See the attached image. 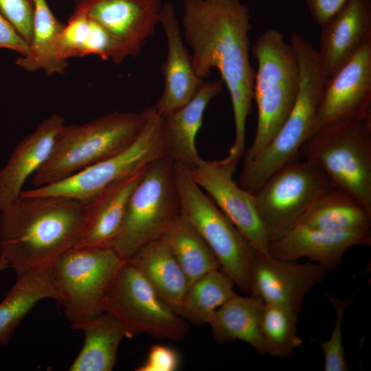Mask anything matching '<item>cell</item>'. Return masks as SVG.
<instances>
[{"label": "cell", "mask_w": 371, "mask_h": 371, "mask_svg": "<svg viewBox=\"0 0 371 371\" xmlns=\"http://www.w3.org/2000/svg\"><path fill=\"white\" fill-rule=\"evenodd\" d=\"M181 26L196 74L204 80L216 69L227 88L235 137L225 158L238 164L245 151L246 124L254 100L249 8L241 0H185Z\"/></svg>", "instance_id": "6da1fadb"}, {"label": "cell", "mask_w": 371, "mask_h": 371, "mask_svg": "<svg viewBox=\"0 0 371 371\" xmlns=\"http://www.w3.org/2000/svg\"><path fill=\"white\" fill-rule=\"evenodd\" d=\"M234 285L222 269L208 272L190 285L180 315L188 324H209L216 311L235 294Z\"/></svg>", "instance_id": "f546056e"}, {"label": "cell", "mask_w": 371, "mask_h": 371, "mask_svg": "<svg viewBox=\"0 0 371 371\" xmlns=\"http://www.w3.org/2000/svg\"><path fill=\"white\" fill-rule=\"evenodd\" d=\"M103 311L121 323L128 338L147 334L157 339L180 341L189 329L188 323L126 260L104 298Z\"/></svg>", "instance_id": "30bf717a"}, {"label": "cell", "mask_w": 371, "mask_h": 371, "mask_svg": "<svg viewBox=\"0 0 371 371\" xmlns=\"http://www.w3.org/2000/svg\"><path fill=\"white\" fill-rule=\"evenodd\" d=\"M237 165L226 160L201 159L188 169L194 181L249 242L255 251L268 253L269 236L258 215L253 194L233 179Z\"/></svg>", "instance_id": "4fadbf2b"}, {"label": "cell", "mask_w": 371, "mask_h": 371, "mask_svg": "<svg viewBox=\"0 0 371 371\" xmlns=\"http://www.w3.org/2000/svg\"><path fill=\"white\" fill-rule=\"evenodd\" d=\"M320 27L317 54L328 78L371 41V0H348Z\"/></svg>", "instance_id": "d6986e66"}, {"label": "cell", "mask_w": 371, "mask_h": 371, "mask_svg": "<svg viewBox=\"0 0 371 371\" xmlns=\"http://www.w3.org/2000/svg\"><path fill=\"white\" fill-rule=\"evenodd\" d=\"M173 177L181 214L200 234L221 269L244 293L250 292L254 249L229 219L192 179L188 168L173 164Z\"/></svg>", "instance_id": "9c48e42d"}, {"label": "cell", "mask_w": 371, "mask_h": 371, "mask_svg": "<svg viewBox=\"0 0 371 371\" xmlns=\"http://www.w3.org/2000/svg\"><path fill=\"white\" fill-rule=\"evenodd\" d=\"M125 260L110 247H74L52 265L58 302L74 330L104 312V298Z\"/></svg>", "instance_id": "ba28073f"}, {"label": "cell", "mask_w": 371, "mask_h": 371, "mask_svg": "<svg viewBox=\"0 0 371 371\" xmlns=\"http://www.w3.org/2000/svg\"><path fill=\"white\" fill-rule=\"evenodd\" d=\"M180 365L179 354L173 348L162 345H153L146 361L136 371H176Z\"/></svg>", "instance_id": "e575fe53"}, {"label": "cell", "mask_w": 371, "mask_h": 371, "mask_svg": "<svg viewBox=\"0 0 371 371\" xmlns=\"http://www.w3.org/2000/svg\"><path fill=\"white\" fill-rule=\"evenodd\" d=\"M161 116L154 106L138 138L124 151L58 182L22 191L20 196H60L87 201L106 188L165 156Z\"/></svg>", "instance_id": "7c38bea8"}, {"label": "cell", "mask_w": 371, "mask_h": 371, "mask_svg": "<svg viewBox=\"0 0 371 371\" xmlns=\"http://www.w3.org/2000/svg\"><path fill=\"white\" fill-rule=\"evenodd\" d=\"M152 110L114 111L85 124H65L48 159L33 175L32 184L40 188L58 182L124 151L140 135Z\"/></svg>", "instance_id": "277c9868"}, {"label": "cell", "mask_w": 371, "mask_h": 371, "mask_svg": "<svg viewBox=\"0 0 371 371\" xmlns=\"http://www.w3.org/2000/svg\"><path fill=\"white\" fill-rule=\"evenodd\" d=\"M86 216V201L60 196H20L0 211V256L16 277L52 267L77 245Z\"/></svg>", "instance_id": "7a4b0ae2"}, {"label": "cell", "mask_w": 371, "mask_h": 371, "mask_svg": "<svg viewBox=\"0 0 371 371\" xmlns=\"http://www.w3.org/2000/svg\"><path fill=\"white\" fill-rule=\"evenodd\" d=\"M108 30L127 57L139 55L159 23L161 0H76Z\"/></svg>", "instance_id": "2e32d148"}, {"label": "cell", "mask_w": 371, "mask_h": 371, "mask_svg": "<svg viewBox=\"0 0 371 371\" xmlns=\"http://www.w3.org/2000/svg\"><path fill=\"white\" fill-rule=\"evenodd\" d=\"M65 125V118L54 113L18 144L0 170V211L20 197L24 183L47 161Z\"/></svg>", "instance_id": "ffe728a7"}, {"label": "cell", "mask_w": 371, "mask_h": 371, "mask_svg": "<svg viewBox=\"0 0 371 371\" xmlns=\"http://www.w3.org/2000/svg\"><path fill=\"white\" fill-rule=\"evenodd\" d=\"M297 225L330 232L364 230L370 229L371 212L352 195L333 188L313 202Z\"/></svg>", "instance_id": "484cf974"}, {"label": "cell", "mask_w": 371, "mask_h": 371, "mask_svg": "<svg viewBox=\"0 0 371 371\" xmlns=\"http://www.w3.org/2000/svg\"><path fill=\"white\" fill-rule=\"evenodd\" d=\"M8 268H9V265L7 261L0 256V273Z\"/></svg>", "instance_id": "74e56055"}, {"label": "cell", "mask_w": 371, "mask_h": 371, "mask_svg": "<svg viewBox=\"0 0 371 371\" xmlns=\"http://www.w3.org/2000/svg\"><path fill=\"white\" fill-rule=\"evenodd\" d=\"M126 261L139 271L173 311L181 315L190 284L161 238L143 246Z\"/></svg>", "instance_id": "603a6c76"}, {"label": "cell", "mask_w": 371, "mask_h": 371, "mask_svg": "<svg viewBox=\"0 0 371 371\" xmlns=\"http://www.w3.org/2000/svg\"><path fill=\"white\" fill-rule=\"evenodd\" d=\"M333 188L325 174L304 159L274 172L253 194L269 240L297 225L313 202Z\"/></svg>", "instance_id": "8fae6325"}, {"label": "cell", "mask_w": 371, "mask_h": 371, "mask_svg": "<svg viewBox=\"0 0 371 371\" xmlns=\"http://www.w3.org/2000/svg\"><path fill=\"white\" fill-rule=\"evenodd\" d=\"M161 238L190 285L208 272L221 269L215 254L196 229L180 214Z\"/></svg>", "instance_id": "f1b7e54d"}, {"label": "cell", "mask_w": 371, "mask_h": 371, "mask_svg": "<svg viewBox=\"0 0 371 371\" xmlns=\"http://www.w3.org/2000/svg\"><path fill=\"white\" fill-rule=\"evenodd\" d=\"M360 245L370 246V229L330 232L295 225L269 240L268 253L288 260L307 258L330 270L340 267L347 249Z\"/></svg>", "instance_id": "e0dca14e"}, {"label": "cell", "mask_w": 371, "mask_h": 371, "mask_svg": "<svg viewBox=\"0 0 371 371\" xmlns=\"http://www.w3.org/2000/svg\"><path fill=\"white\" fill-rule=\"evenodd\" d=\"M297 314L281 306L264 304L261 331L266 354L288 357L302 344L297 334Z\"/></svg>", "instance_id": "4dcf8cb0"}, {"label": "cell", "mask_w": 371, "mask_h": 371, "mask_svg": "<svg viewBox=\"0 0 371 371\" xmlns=\"http://www.w3.org/2000/svg\"><path fill=\"white\" fill-rule=\"evenodd\" d=\"M34 11L32 40L27 53L15 64L25 71H43L47 75L63 74L69 61L60 58L58 40L65 24L50 10L46 0H34Z\"/></svg>", "instance_id": "4316f807"}, {"label": "cell", "mask_w": 371, "mask_h": 371, "mask_svg": "<svg viewBox=\"0 0 371 371\" xmlns=\"http://www.w3.org/2000/svg\"><path fill=\"white\" fill-rule=\"evenodd\" d=\"M369 119H371V41L327 78L318 100L317 129L339 122Z\"/></svg>", "instance_id": "5bb4252c"}, {"label": "cell", "mask_w": 371, "mask_h": 371, "mask_svg": "<svg viewBox=\"0 0 371 371\" xmlns=\"http://www.w3.org/2000/svg\"><path fill=\"white\" fill-rule=\"evenodd\" d=\"M328 271L311 260L299 262L255 251L250 269L249 294L265 304L299 313L306 295L325 279Z\"/></svg>", "instance_id": "9a60e30c"}, {"label": "cell", "mask_w": 371, "mask_h": 371, "mask_svg": "<svg viewBox=\"0 0 371 371\" xmlns=\"http://www.w3.org/2000/svg\"><path fill=\"white\" fill-rule=\"evenodd\" d=\"M264 302L253 295L235 293L214 313L209 322L212 335L218 342L242 341L265 355L261 331Z\"/></svg>", "instance_id": "d4e9b609"}, {"label": "cell", "mask_w": 371, "mask_h": 371, "mask_svg": "<svg viewBox=\"0 0 371 371\" xmlns=\"http://www.w3.org/2000/svg\"><path fill=\"white\" fill-rule=\"evenodd\" d=\"M34 0H0V13L30 45L32 36Z\"/></svg>", "instance_id": "836d02e7"}, {"label": "cell", "mask_w": 371, "mask_h": 371, "mask_svg": "<svg viewBox=\"0 0 371 371\" xmlns=\"http://www.w3.org/2000/svg\"><path fill=\"white\" fill-rule=\"evenodd\" d=\"M8 49L25 56L29 45L0 13V49Z\"/></svg>", "instance_id": "8d00e7d4"}, {"label": "cell", "mask_w": 371, "mask_h": 371, "mask_svg": "<svg viewBox=\"0 0 371 371\" xmlns=\"http://www.w3.org/2000/svg\"><path fill=\"white\" fill-rule=\"evenodd\" d=\"M81 330L85 339L81 350L69 368L70 371H111L126 331L111 315L103 312Z\"/></svg>", "instance_id": "83f0119b"}, {"label": "cell", "mask_w": 371, "mask_h": 371, "mask_svg": "<svg viewBox=\"0 0 371 371\" xmlns=\"http://www.w3.org/2000/svg\"><path fill=\"white\" fill-rule=\"evenodd\" d=\"M173 161L162 156L143 170L127 204L122 228L111 248L127 260L146 244L161 238L181 214Z\"/></svg>", "instance_id": "52a82bcc"}, {"label": "cell", "mask_w": 371, "mask_h": 371, "mask_svg": "<svg viewBox=\"0 0 371 371\" xmlns=\"http://www.w3.org/2000/svg\"><path fill=\"white\" fill-rule=\"evenodd\" d=\"M299 68V89L294 105L270 143L254 159L243 161L238 185L254 194L274 172L297 159L302 146L317 131L319 97L327 79L317 49L293 32L289 41Z\"/></svg>", "instance_id": "3957f363"}, {"label": "cell", "mask_w": 371, "mask_h": 371, "mask_svg": "<svg viewBox=\"0 0 371 371\" xmlns=\"http://www.w3.org/2000/svg\"><path fill=\"white\" fill-rule=\"evenodd\" d=\"M144 168L114 183L86 201V221L75 247L111 248L122 228L128 199Z\"/></svg>", "instance_id": "7402d4cb"}, {"label": "cell", "mask_w": 371, "mask_h": 371, "mask_svg": "<svg viewBox=\"0 0 371 371\" xmlns=\"http://www.w3.org/2000/svg\"><path fill=\"white\" fill-rule=\"evenodd\" d=\"M299 155L317 166L334 188L352 195L371 212V119L319 129Z\"/></svg>", "instance_id": "8992f818"}, {"label": "cell", "mask_w": 371, "mask_h": 371, "mask_svg": "<svg viewBox=\"0 0 371 371\" xmlns=\"http://www.w3.org/2000/svg\"><path fill=\"white\" fill-rule=\"evenodd\" d=\"M91 19L83 5L76 1L75 10L58 40V53L61 59L82 57V51L89 36Z\"/></svg>", "instance_id": "d6a6232c"}, {"label": "cell", "mask_w": 371, "mask_h": 371, "mask_svg": "<svg viewBox=\"0 0 371 371\" xmlns=\"http://www.w3.org/2000/svg\"><path fill=\"white\" fill-rule=\"evenodd\" d=\"M58 300L52 267L17 277L0 302V347L7 345L24 317L40 301Z\"/></svg>", "instance_id": "cb8c5ba5"}, {"label": "cell", "mask_w": 371, "mask_h": 371, "mask_svg": "<svg viewBox=\"0 0 371 371\" xmlns=\"http://www.w3.org/2000/svg\"><path fill=\"white\" fill-rule=\"evenodd\" d=\"M159 23L167 42V56L162 65L164 89L154 106L161 115L168 114L188 102L205 80L193 68L190 53L186 47L175 6L170 2L162 5Z\"/></svg>", "instance_id": "ac0fdd59"}, {"label": "cell", "mask_w": 371, "mask_h": 371, "mask_svg": "<svg viewBox=\"0 0 371 371\" xmlns=\"http://www.w3.org/2000/svg\"><path fill=\"white\" fill-rule=\"evenodd\" d=\"M221 79L205 81L186 104L161 116V130L165 155L188 169L201 159L196 148V137L210 101L223 90Z\"/></svg>", "instance_id": "44dd1931"}, {"label": "cell", "mask_w": 371, "mask_h": 371, "mask_svg": "<svg viewBox=\"0 0 371 371\" xmlns=\"http://www.w3.org/2000/svg\"><path fill=\"white\" fill-rule=\"evenodd\" d=\"M250 53L258 65L253 89L258 117L255 136L245 151L243 161L256 157L279 131L294 105L300 81L294 51L278 30H265Z\"/></svg>", "instance_id": "5b68a950"}, {"label": "cell", "mask_w": 371, "mask_h": 371, "mask_svg": "<svg viewBox=\"0 0 371 371\" xmlns=\"http://www.w3.org/2000/svg\"><path fill=\"white\" fill-rule=\"evenodd\" d=\"M324 295L335 308L334 328L329 339L326 341L314 339V341L319 344L322 349L325 371H346L349 366L343 346L341 327L345 311L352 304L354 297L341 300L328 293H325Z\"/></svg>", "instance_id": "1f68e13d"}, {"label": "cell", "mask_w": 371, "mask_h": 371, "mask_svg": "<svg viewBox=\"0 0 371 371\" xmlns=\"http://www.w3.org/2000/svg\"><path fill=\"white\" fill-rule=\"evenodd\" d=\"M313 21L322 26L333 16L348 0H304Z\"/></svg>", "instance_id": "d590c367"}]
</instances>
